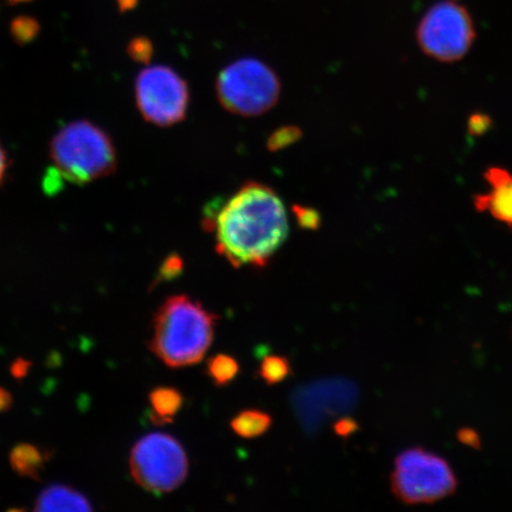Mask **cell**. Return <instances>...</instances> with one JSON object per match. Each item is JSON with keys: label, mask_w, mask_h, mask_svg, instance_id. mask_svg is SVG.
<instances>
[{"label": "cell", "mask_w": 512, "mask_h": 512, "mask_svg": "<svg viewBox=\"0 0 512 512\" xmlns=\"http://www.w3.org/2000/svg\"><path fill=\"white\" fill-rule=\"evenodd\" d=\"M216 249L234 267H265L288 236L283 201L268 185L249 182L206 219Z\"/></svg>", "instance_id": "1"}, {"label": "cell", "mask_w": 512, "mask_h": 512, "mask_svg": "<svg viewBox=\"0 0 512 512\" xmlns=\"http://www.w3.org/2000/svg\"><path fill=\"white\" fill-rule=\"evenodd\" d=\"M216 320L189 297H171L155 317L151 350L170 368L194 366L213 343Z\"/></svg>", "instance_id": "2"}, {"label": "cell", "mask_w": 512, "mask_h": 512, "mask_svg": "<svg viewBox=\"0 0 512 512\" xmlns=\"http://www.w3.org/2000/svg\"><path fill=\"white\" fill-rule=\"evenodd\" d=\"M49 155L61 177L76 185L111 176L118 165L111 137L88 120L73 121L56 133Z\"/></svg>", "instance_id": "3"}, {"label": "cell", "mask_w": 512, "mask_h": 512, "mask_svg": "<svg viewBox=\"0 0 512 512\" xmlns=\"http://www.w3.org/2000/svg\"><path fill=\"white\" fill-rule=\"evenodd\" d=\"M390 484L393 494L402 503L433 504L453 495L458 488V479L444 458L414 447L395 459Z\"/></svg>", "instance_id": "4"}, {"label": "cell", "mask_w": 512, "mask_h": 512, "mask_svg": "<svg viewBox=\"0 0 512 512\" xmlns=\"http://www.w3.org/2000/svg\"><path fill=\"white\" fill-rule=\"evenodd\" d=\"M216 89L227 111L256 117L277 105L281 85L277 74L265 63L242 59L222 70Z\"/></svg>", "instance_id": "5"}, {"label": "cell", "mask_w": 512, "mask_h": 512, "mask_svg": "<svg viewBox=\"0 0 512 512\" xmlns=\"http://www.w3.org/2000/svg\"><path fill=\"white\" fill-rule=\"evenodd\" d=\"M131 473L136 483L155 495L169 494L188 476L187 453L171 435L152 433L133 447Z\"/></svg>", "instance_id": "6"}, {"label": "cell", "mask_w": 512, "mask_h": 512, "mask_svg": "<svg viewBox=\"0 0 512 512\" xmlns=\"http://www.w3.org/2000/svg\"><path fill=\"white\" fill-rule=\"evenodd\" d=\"M416 40L422 53L441 63H454L469 54L476 41L470 12L462 5L441 2L432 6L419 23Z\"/></svg>", "instance_id": "7"}, {"label": "cell", "mask_w": 512, "mask_h": 512, "mask_svg": "<svg viewBox=\"0 0 512 512\" xmlns=\"http://www.w3.org/2000/svg\"><path fill=\"white\" fill-rule=\"evenodd\" d=\"M187 82L165 66L145 68L136 80V101L147 123L168 127L181 123L189 107Z\"/></svg>", "instance_id": "8"}, {"label": "cell", "mask_w": 512, "mask_h": 512, "mask_svg": "<svg viewBox=\"0 0 512 512\" xmlns=\"http://www.w3.org/2000/svg\"><path fill=\"white\" fill-rule=\"evenodd\" d=\"M489 191L473 197L478 213H488L512 230V172L501 166H491L484 172Z\"/></svg>", "instance_id": "9"}, {"label": "cell", "mask_w": 512, "mask_h": 512, "mask_svg": "<svg viewBox=\"0 0 512 512\" xmlns=\"http://www.w3.org/2000/svg\"><path fill=\"white\" fill-rule=\"evenodd\" d=\"M37 511H91V504L80 492L63 485H53L38 497Z\"/></svg>", "instance_id": "10"}, {"label": "cell", "mask_w": 512, "mask_h": 512, "mask_svg": "<svg viewBox=\"0 0 512 512\" xmlns=\"http://www.w3.org/2000/svg\"><path fill=\"white\" fill-rule=\"evenodd\" d=\"M183 396L176 389L158 388L150 395L151 420L158 425L169 424L181 411Z\"/></svg>", "instance_id": "11"}, {"label": "cell", "mask_w": 512, "mask_h": 512, "mask_svg": "<svg viewBox=\"0 0 512 512\" xmlns=\"http://www.w3.org/2000/svg\"><path fill=\"white\" fill-rule=\"evenodd\" d=\"M10 463L18 475L38 479L46 463V456L36 446L22 444L12 450Z\"/></svg>", "instance_id": "12"}, {"label": "cell", "mask_w": 512, "mask_h": 512, "mask_svg": "<svg viewBox=\"0 0 512 512\" xmlns=\"http://www.w3.org/2000/svg\"><path fill=\"white\" fill-rule=\"evenodd\" d=\"M271 425V416L259 411L243 412L232 421L233 431L245 439L260 437L270 430Z\"/></svg>", "instance_id": "13"}, {"label": "cell", "mask_w": 512, "mask_h": 512, "mask_svg": "<svg viewBox=\"0 0 512 512\" xmlns=\"http://www.w3.org/2000/svg\"><path fill=\"white\" fill-rule=\"evenodd\" d=\"M239 374V364L233 357L217 355L208 362V375L216 386H227Z\"/></svg>", "instance_id": "14"}, {"label": "cell", "mask_w": 512, "mask_h": 512, "mask_svg": "<svg viewBox=\"0 0 512 512\" xmlns=\"http://www.w3.org/2000/svg\"><path fill=\"white\" fill-rule=\"evenodd\" d=\"M259 373L266 383L277 384L286 380L291 374V366L285 357L267 356L261 363Z\"/></svg>", "instance_id": "15"}, {"label": "cell", "mask_w": 512, "mask_h": 512, "mask_svg": "<svg viewBox=\"0 0 512 512\" xmlns=\"http://www.w3.org/2000/svg\"><path fill=\"white\" fill-rule=\"evenodd\" d=\"M10 32L12 38H14L19 46H27L38 36L40 24H38L35 18L28 16L17 17L11 23Z\"/></svg>", "instance_id": "16"}, {"label": "cell", "mask_w": 512, "mask_h": 512, "mask_svg": "<svg viewBox=\"0 0 512 512\" xmlns=\"http://www.w3.org/2000/svg\"><path fill=\"white\" fill-rule=\"evenodd\" d=\"M302 137V132L294 126L281 127L268 139V149L278 151L285 149Z\"/></svg>", "instance_id": "17"}, {"label": "cell", "mask_w": 512, "mask_h": 512, "mask_svg": "<svg viewBox=\"0 0 512 512\" xmlns=\"http://www.w3.org/2000/svg\"><path fill=\"white\" fill-rule=\"evenodd\" d=\"M127 53L133 61L149 63L153 55L152 43L145 37L133 38L128 44Z\"/></svg>", "instance_id": "18"}, {"label": "cell", "mask_w": 512, "mask_h": 512, "mask_svg": "<svg viewBox=\"0 0 512 512\" xmlns=\"http://www.w3.org/2000/svg\"><path fill=\"white\" fill-rule=\"evenodd\" d=\"M492 125H494V120L489 114L476 112L467 120V132L472 137H482L489 132Z\"/></svg>", "instance_id": "19"}, {"label": "cell", "mask_w": 512, "mask_h": 512, "mask_svg": "<svg viewBox=\"0 0 512 512\" xmlns=\"http://www.w3.org/2000/svg\"><path fill=\"white\" fill-rule=\"evenodd\" d=\"M183 268L184 264L181 256H169V258L163 262L162 267H160L156 284L160 283V281H170L178 278L179 275L182 274Z\"/></svg>", "instance_id": "20"}, {"label": "cell", "mask_w": 512, "mask_h": 512, "mask_svg": "<svg viewBox=\"0 0 512 512\" xmlns=\"http://www.w3.org/2000/svg\"><path fill=\"white\" fill-rule=\"evenodd\" d=\"M300 227L306 229H317L320 224V216L316 210L305 207H294Z\"/></svg>", "instance_id": "21"}, {"label": "cell", "mask_w": 512, "mask_h": 512, "mask_svg": "<svg viewBox=\"0 0 512 512\" xmlns=\"http://www.w3.org/2000/svg\"><path fill=\"white\" fill-rule=\"evenodd\" d=\"M457 438L463 445L476 448V450H480V447H482L479 434L475 430H472V428H462V430L458 431Z\"/></svg>", "instance_id": "22"}, {"label": "cell", "mask_w": 512, "mask_h": 512, "mask_svg": "<svg viewBox=\"0 0 512 512\" xmlns=\"http://www.w3.org/2000/svg\"><path fill=\"white\" fill-rule=\"evenodd\" d=\"M358 430V425L352 419L339 420L335 425V431L339 437L347 438Z\"/></svg>", "instance_id": "23"}, {"label": "cell", "mask_w": 512, "mask_h": 512, "mask_svg": "<svg viewBox=\"0 0 512 512\" xmlns=\"http://www.w3.org/2000/svg\"><path fill=\"white\" fill-rule=\"evenodd\" d=\"M10 166V159L8 153H6L2 143H0V185L4 182L6 172H8Z\"/></svg>", "instance_id": "24"}, {"label": "cell", "mask_w": 512, "mask_h": 512, "mask_svg": "<svg viewBox=\"0 0 512 512\" xmlns=\"http://www.w3.org/2000/svg\"><path fill=\"white\" fill-rule=\"evenodd\" d=\"M12 398L8 390L0 388V412L8 411L11 407Z\"/></svg>", "instance_id": "25"}, {"label": "cell", "mask_w": 512, "mask_h": 512, "mask_svg": "<svg viewBox=\"0 0 512 512\" xmlns=\"http://www.w3.org/2000/svg\"><path fill=\"white\" fill-rule=\"evenodd\" d=\"M28 368L29 364L27 362L19 361L14 364V367H12V374L16 377H22L27 374Z\"/></svg>", "instance_id": "26"}, {"label": "cell", "mask_w": 512, "mask_h": 512, "mask_svg": "<svg viewBox=\"0 0 512 512\" xmlns=\"http://www.w3.org/2000/svg\"><path fill=\"white\" fill-rule=\"evenodd\" d=\"M10 4H19V3H27L30 2V0H8Z\"/></svg>", "instance_id": "27"}]
</instances>
